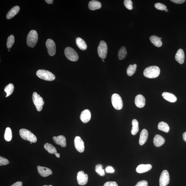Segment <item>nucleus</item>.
<instances>
[{
    "mask_svg": "<svg viewBox=\"0 0 186 186\" xmlns=\"http://www.w3.org/2000/svg\"><path fill=\"white\" fill-rule=\"evenodd\" d=\"M160 68L156 66H151L147 68L144 70L143 74L145 77L149 78H155L160 74Z\"/></svg>",
    "mask_w": 186,
    "mask_h": 186,
    "instance_id": "f257e3e1",
    "label": "nucleus"
},
{
    "mask_svg": "<svg viewBox=\"0 0 186 186\" xmlns=\"http://www.w3.org/2000/svg\"><path fill=\"white\" fill-rule=\"evenodd\" d=\"M19 134L22 138L31 143H35L37 138L34 134L29 130L25 129H22L19 130Z\"/></svg>",
    "mask_w": 186,
    "mask_h": 186,
    "instance_id": "f03ea898",
    "label": "nucleus"
},
{
    "mask_svg": "<svg viewBox=\"0 0 186 186\" xmlns=\"http://www.w3.org/2000/svg\"><path fill=\"white\" fill-rule=\"evenodd\" d=\"M36 75L39 78L46 81H52L55 79L54 75L46 70H39L36 72Z\"/></svg>",
    "mask_w": 186,
    "mask_h": 186,
    "instance_id": "7ed1b4c3",
    "label": "nucleus"
},
{
    "mask_svg": "<svg viewBox=\"0 0 186 186\" xmlns=\"http://www.w3.org/2000/svg\"><path fill=\"white\" fill-rule=\"evenodd\" d=\"M38 40V35L37 31L35 30L30 31L27 39V43L28 46L33 48L37 43Z\"/></svg>",
    "mask_w": 186,
    "mask_h": 186,
    "instance_id": "20e7f679",
    "label": "nucleus"
},
{
    "mask_svg": "<svg viewBox=\"0 0 186 186\" xmlns=\"http://www.w3.org/2000/svg\"><path fill=\"white\" fill-rule=\"evenodd\" d=\"M32 99L36 109L38 112H40L42 110L43 106L45 103L43 98L37 93L34 92L33 94Z\"/></svg>",
    "mask_w": 186,
    "mask_h": 186,
    "instance_id": "39448f33",
    "label": "nucleus"
},
{
    "mask_svg": "<svg viewBox=\"0 0 186 186\" xmlns=\"http://www.w3.org/2000/svg\"><path fill=\"white\" fill-rule=\"evenodd\" d=\"M65 54L67 58L72 61H76L79 59V55L73 48L67 47L65 50Z\"/></svg>",
    "mask_w": 186,
    "mask_h": 186,
    "instance_id": "423d86ee",
    "label": "nucleus"
},
{
    "mask_svg": "<svg viewBox=\"0 0 186 186\" xmlns=\"http://www.w3.org/2000/svg\"><path fill=\"white\" fill-rule=\"evenodd\" d=\"M112 106L115 109L120 110L123 107L122 99L120 96L117 93L113 94L112 96Z\"/></svg>",
    "mask_w": 186,
    "mask_h": 186,
    "instance_id": "0eeeda50",
    "label": "nucleus"
},
{
    "mask_svg": "<svg viewBox=\"0 0 186 186\" xmlns=\"http://www.w3.org/2000/svg\"><path fill=\"white\" fill-rule=\"evenodd\" d=\"M108 48L107 44L104 41H101L98 48V52L101 58L104 59L107 56Z\"/></svg>",
    "mask_w": 186,
    "mask_h": 186,
    "instance_id": "6e6552de",
    "label": "nucleus"
},
{
    "mask_svg": "<svg viewBox=\"0 0 186 186\" xmlns=\"http://www.w3.org/2000/svg\"><path fill=\"white\" fill-rule=\"evenodd\" d=\"M46 45L48 54L51 56H54L56 53V45L54 41L49 39L47 40Z\"/></svg>",
    "mask_w": 186,
    "mask_h": 186,
    "instance_id": "1a4fd4ad",
    "label": "nucleus"
},
{
    "mask_svg": "<svg viewBox=\"0 0 186 186\" xmlns=\"http://www.w3.org/2000/svg\"><path fill=\"white\" fill-rule=\"evenodd\" d=\"M169 182L170 176L168 171L164 170L162 172L159 179L160 186H166L169 184Z\"/></svg>",
    "mask_w": 186,
    "mask_h": 186,
    "instance_id": "9d476101",
    "label": "nucleus"
},
{
    "mask_svg": "<svg viewBox=\"0 0 186 186\" xmlns=\"http://www.w3.org/2000/svg\"><path fill=\"white\" fill-rule=\"evenodd\" d=\"M78 184L80 185H86L88 181V175L83 171H79L77 175Z\"/></svg>",
    "mask_w": 186,
    "mask_h": 186,
    "instance_id": "9b49d317",
    "label": "nucleus"
},
{
    "mask_svg": "<svg viewBox=\"0 0 186 186\" xmlns=\"http://www.w3.org/2000/svg\"><path fill=\"white\" fill-rule=\"evenodd\" d=\"M74 145L77 151L80 153H83L84 150V142L79 136H76L74 139Z\"/></svg>",
    "mask_w": 186,
    "mask_h": 186,
    "instance_id": "f8f14e48",
    "label": "nucleus"
},
{
    "mask_svg": "<svg viewBox=\"0 0 186 186\" xmlns=\"http://www.w3.org/2000/svg\"><path fill=\"white\" fill-rule=\"evenodd\" d=\"M38 172L39 174L43 177H47L52 174V171L50 169L38 166H37Z\"/></svg>",
    "mask_w": 186,
    "mask_h": 186,
    "instance_id": "ddd939ff",
    "label": "nucleus"
},
{
    "mask_svg": "<svg viewBox=\"0 0 186 186\" xmlns=\"http://www.w3.org/2000/svg\"><path fill=\"white\" fill-rule=\"evenodd\" d=\"M91 113L90 110L88 109L84 110L81 113L80 119L84 123H87L91 119Z\"/></svg>",
    "mask_w": 186,
    "mask_h": 186,
    "instance_id": "4468645a",
    "label": "nucleus"
},
{
    "mask_svg": "<svg viewBox=\"0 0 186 186\" xmlns=\"http://www.w3.org/2000/svg\"><path fill=\"white\" fill-rule=\"evenodd\" d=\"M135 103L137 107L143 108L146 105V99L143 96L137 95L135 98Z\"/></svg>",
    "mask_w": 186,
    "mask_h": 186,
    "instance_id": "2eb2a0df",
    "label": "nucleus"
},
{
    "mask_svg": "<svg viewBox=\"0 0 186 186\" xmlns=\"http://www.w3.org/2000/svg\"><path fill=\"white\" fill-rule=\"evenodd\" d=\"M55 143L57 144L60 145L62 147H65L66 146V138L63 135H60L57 137H53Z\"/></svg>",
    "mask_w": 186,
    "mask_h": 186,
    "instance_id": "dca6fc26",
    "label": "nucleus"
},
{
    "mask_svg": "<svg viewBox=\"0 0 186 186\" xmlns=\"http://www.w3.org/2000/svg\"><path fill=\"white\" fill-rule=\"evenodd\" d=\"M44 148L46 150H47L48 153L51 154H54L57 158L60 157V154L57 153L56 148L52 144L49 143H46L44 145Z\"/></svg>",
    "mask_w": 186,
    "mask_h": 186,
    "instance_id": "f3484780",
    "label": "nucleus"
},
{
    "mask_svg": "<svg viewBox=\"0 0 186 186\" xmlns=\"http://www.w3.org/2000/svg\"><path fill=\"white\" fill-rule=\"evenodd\" d=\"M175 59L176 61L180 64H182L184 62L185 55L184 51L182 49L178 50L175 55Z\"/></svg>",
    "mask_w": 186,
    "mask_h": 186,
    "instance_id": "a211bd4d",
    "label": "nucleus"
},
{
    "mask_svg": "<svg viewBox=\"0 0 186 186\" xmlns=\"http://www.w3.org/2000/svg\"><path fill=\"white\" fill-rule=\"evenodd\" d=\"M148 131L146 129L142 130L140 134L139 140V143L140 145H143L146 143L148 139Z\"/></svg>",
    "mask_w": 186,
    "mask_h": 186,
    "instance_id": "6ab92c4d",
    "label": "nucleus"
},
{
    "mask_svg": "<svg viewBox=\"0 0 186 186\" xmlns=\"http://www.w3.org/2000/svg\"><path fill=\"white\" fill-rule=\"evenodd\" d=\"M152 168V166L150 164L147 165H140L137 166L136 168V171L137 173H142L150 170Z\"/></svg>",
    "mask_w": 186,
    "mask_h": 186,
    "instance_id": "aec40b11",
    "label": "nucleus"
},
{
    "mask_svg": "<svg viewBox=\"0 0 186 186\" xmlns=\"http://www.w3.org/2000/svg\"><path fill=\"white\" fill-rule=\"evenodd\" d=\"M165 140L160 135L156 134L153 139V143L156 147H160L165 143Z\"/></svg>",
    "mask_w": 186,
    "mask_h": 186,
    "instance_id": "412c9836",
    "label": "nucleus"
},
{
    "mask_svg": "<svg viewBox=\"0 0 186 186\" xmlns=\"http://www.w3.org/2000/svg\"><path fill=\"white\" fill-rule=\"evenodd\" d=\"M19 10H20V7L19 6H17L13 7L7 14V18L9 19L13 18L18 13Z\"/></svg>",
    "mask_w": 186,
    "mask_h": 186,
    "instance_id": "4be33fe9",
    "label": "nucleus"
},
{
    "mask_svg": "<svg viewBox=\"0 0 186 186\" xmlns=\"http://www.w3.org/2000/svg\"><path fill=\"white\" fill-rule=\"evenodd\" d=\"M162 96L165 100L171 102H175L177 100L176 96L171 93L164 92L162 94Z\"/></svg>",
    "mask_w": 186,
    "mask_h": 186,
    "instance_id": "5701e85b",
    "label": "nucleus"
},
{
    "mask_svg": "<svg viewBox=\"0 0 186 186\" xmlns=\"http://www.w3.org/2000/svg\"><path fill=\"white\" fill-rule=\"evenodd\" d=\"M89 9L91 11H95L101 8V4L99 2L96 1H92L88 4Z\"/></svg>",
    "mask_w": 186,
    "mask_h": 186,
    "instance_id": "b1692460",
    "label": "nucleus"
},
{
    "mask_svg": "<svg viewBox=\"0 0 186 186\" xmlns=\"http://www.w3.org/2000/svg\"><path fill=\"white\" fill-rule=\"evenodd\" d=\"M151 43H153L155 46L159 47L161 46L162 45L160 38L156 36H152L150 38Z\"/></svg>",
    "mask_w": 186,
    "mask_h": 186,
    "instance_id": "393cba45",
    "label": "nucleus"
},
{
    "mask_svg": "<svg viewBox=\"0 0 186 186\" xmlns=\"http://www.w3.org/2000/svg\"><path fill=\"white\" fill-rule=\"evenodd\" d=\"M76 43L78 47L82 50H85L87 48L85 42L80 38L78 37L76 39Z\"/></svg>",
    "mask_w": 186,
    "mask_h": 186,
    "instance_id": "a878e982",
    "label": "nucleus"
},
{
    "mask_svg": "<svg viewBox=\"0 0 186 186\" xmlns=\"http://www.w3.org/2000/svg\"><path fill=\"white\" fill-rule=\"evenodd\" d=\"M132 127L131 131L133 135H136L139 131V123L136 119L133 120L132 121Z\"/></svg>",
    "mask_w": 186,
    "mask_h": 186,
    "instance_id": "bb28decb",
    "label": "nucleus"
},
{
    "mask_svg": "<svg viewBox=\"0 0 186 186\" xmlns=\"http://www.w3.org/2000/svg\"><path fill=\"white\" fill-rule=\"evenodd\" d=\"M158 129L161 131L168 133L169 131L170 127L168 125L164 122H161L158 125Z\"/></svg>",
    "mask_w": 186,
    "mask_h": 186,
    "instance_id": "cd10ccee",
    "label": "nucleus"
},
{
    "mask_svg": "<svg viewBox=\"0 0 186 186\" xmlns=\"http://www.w3.org/2000/svg\"><path fill=\"white\" fill-rule=\"evenodd\" d=\"M137 68L136 64L130 65L127 69V72L128 75L129 76L133 75L136 72Z\"/></svg>",
    "mask_w": 186,
    "mask_h": 186,
    "instance_id": "c85d7f7f",
    "label": "nucleus"
},
{
    "mask_svg": "<svg viewBox=\"0 0 186 186\" xmlns=\"http://www.w3.org/2000/svg\"><path fill=\"white\" fill-rule=\"evenodd\" d=\"M127 55V51L126 48L125 47L120 48L118 52V58L120 60H122L125 58Z\"/></svg>",
    "mask_w": 186,
    "mask_h": 186,
    "instance_id": "c756f323",
    "label": "nucleus"
},
{
    "mask_svg": "<svg viewBox=\"0 0 186 186\" xmlns=\"http://www.w3.org/2000/svg\"><path fill=\"white\" fill-rule=\"evenodd\" d=\"M14 89V87L13 84H10L7 85L4 89V91L7 93L6 97L10 96L13 93Z\"/></svg>",
    "mask_w": 186,
    "mask_h": 186,
    "instance_id": "7c9ffc66",
    "label": "nucleus"
},
{
    "mask_svg": "<svg viewBox=\"0 0 186 186\" xmlns=\"http://www.w3.org/2000/svg\"><path fill=\"white\" fill-rule=\"evenodd\" d=\"M5 140L7 141H11L12 138V133L11 130L9 127H7L5 132L4 135Z\"/></svg>",
    "mask_w": 186,
    "mask_h": 186,
    "instance_id": "2f4dec72",
    "label": "nucleus"
},
{
    "mask_svg": "<svg viewBox=\"0 0 186 186\" xmlns=\"http://www.w3.org/2000/svg\"><path fill=\"white\" fill-rule=\"evenodd\" d=\"M96 172L101 176H104L105 175V171L102 169V166L100 164L96 165L95 168Z\"/></svg>",
    "mask_w": 186,
    "mask_h": 186,
    "instance_id": "473e14b6",
    "label": "nucleus"
},
{
    "mask_svg": "<svg viewBox=\"0 0 186 186\" xmlns=\"http://www.w3.org/2000/svg\"><path fill=\"white\" fill-rule=\"evenodd\" d=\"M14 36L13 35L10 36L8 39H7V48L10 49L14 44Z\"/></svg>",
    "mask_w": 186,
    "mask_h": 186,
    "instance_id": "72a5a7b5",
    "label": "nucleus"
},
{
    "mask_svg": "<svg viewBox=\"0 0 186 186\" xmlns=\"http://www.w3.org/2000/svg\"><path fill=\"white\" fill-rule=\"evenodd\" d=\"M124 4L125 6L128 9L131 10L133 9L132 2L131 0H125Z\"/></svg>",
    "mask_w": 186,
    "mask_h": 186,
    "instance_id": "f704fd0d",
    "label": "nucleus"
},
{
    "mask_svg": "<svg viewBox=\"0 0 186 186\" xmlns=\"http://www.w3.org/2000/svg\"><path fill=\"white\" fill-rule=\"evenodd\" d=\"M155 8L161 11H165L166 9V7L165 5L160 3H157L155 4Z\"/></svg>",
    "mask_w": 186,
    "mask_h": 186,
    "instance_id": "c9c22d12",
    "label": "nucleus"
},
{
    "mask_svg": "<svg viewBox=\"0 0 186 186\" xmlns=\"http://www.w3.org/2000/svg\"><path fill=\"white\" fill-rule=\"evenodd\" d=\"M10 163L8 159L5 158L3 157L0 156V166L6 165Z\"/></svg>",
    "mask_w": 186,
    "mask_h": 186,
    "instance_id": "e433bc0d",
    "label": "nucleus"
},
{
    "mask_svg": "<svg viewBox=\"0 0 186 186\" xmlns=\"http://www.w3.org/2000/svg\"><path fill=\"white\" fill-rule=\"evenodd\" d=\"M106 173H112L115 172V170L112 166H107L105 169Z\"/></svg>",
    "mask_w": 186,
    "mask_h": 186,
    "instance_id": "4c0bfd02",
    "label": "nucleus"
},
{
    "mask_svg": "<svg viewBox=\"0 0 186 186\" xmlns=\"http://www.w3.org/2000/svg\"><path fill=\"white\" fill-rule=\"evenodd\" d=\"M148 183L147 181L142 180L137 183L135 186H148Z\"/></svg>",
    "mask_w": 186,
    "mask_h": 186,
    "instance_id": "58836bf2",
    "label": "nucleus"
},
{
    "mask_svg": "<svg viewBox=\"0 0 186 186\" xmlns=\"http://www.w3.org/2000/svg\"><path fill=\"white\" fill-rule=\"evenodd\" d=\"M103 186H118L117 183L114 181H108L106 182Z\"/></svg>",
    "mask_w": 186,
    "mask_h": 186,
    "instance_id": "ea45409f",
    "label": "nucleus"
},
{
    "mask_svg": "<svg viewBox=\"0 0 186 186\" xmlns=\"http://www.w3.org/2000/svg\"><path fill=\"white\" fill-rule=\"evenodd\" d=\"M171 2H172L175 4H182L185 2V0H171Z\"/></svg>",
    "mask_w": 186,
    "mask_h": 186,
    "instance_id": "a19ab883",
    "label": "nucleus"
},
{
    "mask_svg": "<svg viewBox=\"0 0 186 186\" xmlns=\"http://www.w3.org/2000/svg\"><path fill=\"white\" fill-rule=\"evenodd\" d=\"M23 183L20 181L17 182L10 186H22Z\"/></svg>",
    "mask_w": 186,
    "mask_h": 186,
    "instance_id": "79ce46f5",
    "label": "nucleus"
},
{
    "mask_svg": "<svg viewBox=\"0 0 186 186\" xmlns=\"http://www.w3.org/2000/svg\"><path fill=\"white\" fill-rule=\"evenodd\" d=\"M45 2L48 4H52L53 2H54L53 0H45Z\"/></svg>",
    "mask_w": 186,
    "mask_h": 186,
    "instance_id": "37998d69",
    "label": "nucleus"
},
{
    "mask_svg": "<svg viewBox=\"0 0 186 186\" xmlns=\"http://www.w3.org/2000/svg\"><path fill=\"white\" fill-rule=\"evenodd\" d=\"M183 138L184 140L186 142V132H184L183 134Z\"/></svg>",
    "mask_w": 186,
    "mask_h": 186,
    "instance_id": "c03bdc74",
    "label": "nucleus"
},
{
    "mask_svg": "<svg viewBox=\"0 0 186 186\" xmlns=\"http://www.w3.org/2000/svg\"><path fill=\"white\" fill-rule=\"evenodd\" d=\"M165 11L166 12H168V9H166Z\"/></svg>",
    "mask_w": 186,
    "mask_h": 186,
    "instance_id": "a18cd8bd",
    "label": "nucleus"
},
{
    "mask_svg": "<svg viewBox=\"0 0 186 186\" xmlns=\"http://www.w3.org/2000/svg\"><path fill=\"white\" fill-rule=\"evenodd\" d=\"M43 186H53L52 185H48V186L47 185H43Z\"/></svg>",
    "mask_w": 186,
    "mask_h": 186,
    "instance_id": "49530a36",
    "label": "nucleus"
},
{
    "mask_svg": "<svg viewBox=\"0 0 186 186\" xmlns=\"http://www.w3.org/2000/svg\"><path fill=\"white\" fill-rule=\"evenodd\" d=\"M102 61H103L105 62L104 60H102Z\"/></svg>",
    "mask_w": 186,
    "mask_h": 186,
    "instance_id": "de8ad7c7",
    "label": "nucleus"
},
{
    "mask_svg": "<svg viewBox=\"0 0 186 186\" xmlns=\"http://www.w3.org/2000/svg\"><path fill=\"white\" fill-rule=\"evenodd\" d=\"M9 51H10V49L8 50V52H9Z\"/></svg>",
    "mask_w": 186,
    "mask_h": 186,
    "instance_id": "09e8293b",
    "label": "nucleus"
},
{
    "mask_svg": "<svg viewBox=\"0 0 186 186\" xmlns=\"http://www.w3.org/2000/svg\"><path fill=\"white\" fill-rule=\"evenodd\" d=\"M30 144H32V143H31V142Z\"/></svg>",
    "mask_w": 186,
    "mask_h": 186,
    "instance_id": "8fccbe9b",
    "label": "nucleus"
}]
</instances>
